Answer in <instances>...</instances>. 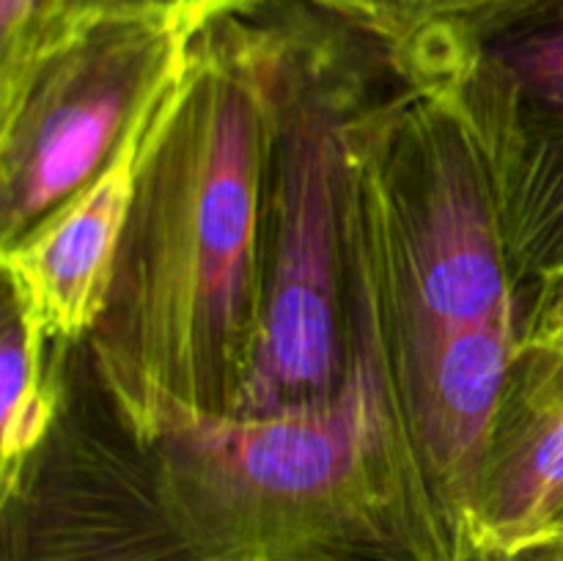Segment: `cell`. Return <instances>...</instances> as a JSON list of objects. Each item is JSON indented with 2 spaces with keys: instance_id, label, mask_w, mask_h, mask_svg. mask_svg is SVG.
Segmentation results:
<instances>
[{
  "instance_id": "6da1fadb",
  "label": "cell",
  "mask_w": 563,
  "mask_h": 561,
  "mask_svg": "<svg viewBox=\"0 0 563 561\" xmlns=\"http://www.w3.org/2000/svg\"><path fill=\"white\" fill-rule=\"evenodd\" d=\"M273 64L267 0H214L192 16L102 311V361L141 427L229 416L251 366Z\"/></svg>"
},
{
  "instance_id": "7a4b0ae2",
  "label": "cell",
  "mask_w": 563,
  "mask_h": 561,
  "mask_svg": "<svg viewBox=\"0 0 563 561\" xmlns=\"http://www.w3.org/2000/svg\"><path fill=\"white\" fill-rule=\"evenodd\" d=\"M192 16L75 22L3 75V248L80 193L185 66Z\"/></svg>"
},
{
  "instance_id": "3957f363",
  "label": "cell",
  "mask_w": 563,
  "mask_h": 561,
  "mask_svg": "<svg viewBox=\"0 0 563 561\" xmlns=\"http://www.w3.org/2000/svg\"><path fill=\"white\" fill-rule=\"evenodd\" d=\"M339 168L341 152L330 127L300 116L275 160L256 350L229 416L311 407L344 383Z\"/></svg>"
},
{
  "instance_id": "277c9868",
  "label": "cell",
  "mask_w": 563,
  "mask_h": 561,
  "mask_svg": "<svg viewBox=\"0 0 563 561\" xmlns=\"http://www.w3.org/2000/svg\"><path fill=\"white\" fill-rule=\"evenodd\" d=\"M418 55L471 94L517 99V251L563 270V0H487L418 31Z\"/></svg>"
},
{
  "instance_id": "5b68a950",
  "label": "cell",
  "mask_w": 563,
  "mask_h": 561,
  "mask_svg": "<svg viewBox=\"0 0 563 561\" xmlns=\"http://www.w3.org/2000/svg\"><path fill=\"white\" fill-rule=\"evenodd\" d=\"M179 77L137 113L102 174L60 204L31 234L3 248L11 300L44 336L75 339L102 317L143 154Z\"/></svg>"
},
{
  "instance_id": "8992f818",
  "label": "cell",
  "mask_w": 563,
  "mask_h": 561,
  "mask_svg": "<svg viewBox=\"0 0 563 561\" xmlns=\"http://www.w3.org/2000/svg\"><path fill=\"white\" fill-rule=\"evenodd\" d=\"M405 237L410 330L515 319L493 198L467 154H438Z\"/></svg>"
},
{
  "instance_id": "52a82bcc",
  "label": "cell",
  "mask_w": 563,
  "mask_h": 561,
  "mask_svg": "<svg viewBox=\"0 0 563 561\" xmlns=\"http://www.w3.org/2000/svg\"><path fill=\"white\" fill-rule=\"evenodd\" d=\"M520 350L515 319L407 333L418 432L434 462L438 498L456 531L493 451L506 374Z\"/></svg>"
},
{
  "instance_id": "ba28073f",
  "label": "cell",
  "mask_w": 563,
  "mask_h": 561,
  "mask_svg": "<svg viewBox=\"0 0 563 561\" xmlns=\"http://www.w3.org/2000/svg\"><path fill=\"white\" fill-rule=\"evenodd\" d=\"M16 317L9 319L0 355V418H3V490L11 498L22 460L38 443L49 421V399L38 380V352L44 333L16 306Z\"/></svg>"
},
{
  "instance_id": "9c48e42d",
  "label": "cell",
  "mask_w": 563,
  "mask_h": 561,
  "mask_svg": "<svg viewBox=\"0 0 563 561\" xmlns=\"http://www.w3.org/2000/svg\"><path fill=\"white\" fill-rule=\"evenodd\" d=\"M64 0H0L3 75L31 58L58 33Z\"/></svg>"
},
{
  "instance_id": "30bf717a",
  "label": "cell",
  "mask_w": 563,
  "mask_h": 561,
  "mask_svg": "<svg viewBox=\"0 0 563 561\" xmlns=\"http://www.w3.org/2000/svg\"><path fill=\"white\" fill-rule=\"evenodd\" d=\"M350 9L363 11L372 20L401 33H416L421 28L445 22L451 16L467 14L487 0H339Z\"/></svg>"
},
{
  "instance_id": "8fae6325",
  "label": "cell",
  "mask_w": 563,
  "mask_h": 561,
  "mask_svg": "<svg viewBox=\"0 0 563 561\" xmlns=\"http://www.w3.org/2000/svg\"><path fill=\"white\" fill-rule=\"evenodd\" d=\"M209 3H214V0H64V3H60L58 33L66 31L69 25H75V22L88 20V16H104V14L196 16L198 11ZM58 33H55V36H58Z\"/></svg>"
},
{
  "instance_id": "7c38bea8",
  "label": "cell",
  "mask_w": 563,
  "mask_h": 561,
  "mask_svg": "<svg viewBox=\"0 0 563 561\" xmlns=\"http://www.w3.org/2000/svg\"><path fill=\"white\" fill-rule=\"evenodd\" d=\"M522 350H563V270L542 278L531 333L522 341Z\"/></svg>"
}]
</instances>
